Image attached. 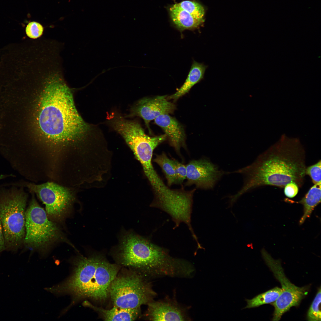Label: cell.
Instances as JSON below:
<instances>
[{"instance_id":"1","label":"cell","mask_w":321,"mask_h":321,"mask_svg":"<svg viewBox=\"0 0 321 321\" xmlns=\"http://www.w3.org/2000/svg\"><path fill=\"white\" fill-rule=\"evenodd\" d=\"M62 74L56 71L47 75L37 115L43 138L34 150L39 162L55 169L78 164L96 144L87 140L88 135L102 134L97 126L89 125L79 114Z\"/></svg>"},{"instance_id":"17","label":"cell","mask_w":321,"mask_h":321,"mask_svg":"<svg viewBox=\"0 0 321 321\" xmlns=\"http://www.w3.org/2000/svg\"><path fill=\"white\" fill-rule=\"evenodd\" d=\"M321 183L312 186L299 201L293 203H300L303 207V214L299 221V224H302L306 219L309 218L315 208L321 202Z\"/></svg>"},{"instance_id":"21","label":"cell","mask_w":321,"mask_h":321,"mask_svg":"<svg viewBox=\"0 0 321 321\" xmlns=\"http://www.w3.org/2000/svg\"><path fill=\"white\" fill-rule=\"evenodd\" d=\"M321 288H320L316 295L307 313V317L309 321H320Z\"/></svg>"},{"instance_id":"10","label":"cell","mask_w":321,"mask_h":321,"mask_svg":"<svg viewBox=\"0 0 321 321\" xmlns=\"http://www.w3.org/2000/svg\"><path fill=\"white\" fill-rule=\"evenodd\" d=\"M187 169L185 185H194L199 188L211 189L225 174H229L219 170L207 159L193 160L186 165Z\"/></svg>"},{"instance_id":"7","label":"cell","mask_w":321,"mask_h":321,"mask_svg":"<svg viewBox=\"0 0 321 321\" xmlns=\"http://www.w3.org/2000/svg\"><path fill=\"white\" fill-rule=\"evenodd\" d=\"M109 294L114 306L133 309L147 304L155 295L150 283L136 272L117 276L110 285Z\"/></svg>"},{"instance_id":"14","label":"cell","mask_w":321,"mask_h":321,"mask_svg":"<svg viewBox=\"0 0 321 321\" xmlns=\"http://www.w3.org/2000/svg\"><path fill=\"white\" fill-rule=\"evenodd\" d=\"M169 13L174 26L181 34L185 30H193L198 28L204 21V19L199 20L194 18L181 8L177 3L170 7Z\"/></svg>"},{"instance_id":"5","label":"cell","mask_w":321,"mask_h":321,"mask_svg":"<svg viewBox=\"0 0 321 321\" xmlns=\"http://www.w3.org/2000/svg\"><path fill=\"white\" fill-rule=\"evenodd\" d=\"M32 193L25 213L23 246L42 254L46 253L51 247L59 243H65L74 247L57 224L49 218Z\"/></svg>"},{"instance_id":"25","label":"cell","mask_w":321,"mask_h":321,"mask_svg":"<svg viewBox=\"0 0 321 321\" xmlns=\"http://www.w3.org/2000/svg\"><path fill=\"white\" fill-rule=\"evenodd\" d=\"M298 187L295 183L291 182L288 183L284 187V193L287 197L292 198L295 197L298 193Z\"/></svg>"},{"instance_id":"24","label":"cell","mask_w":321,"mask_h":321,"mask_svg":"<svg viewBox=\"0 0 321 321\" xmlns=\"http://www.w3.org/2000/svg\"><path fill=\"white\" fill-rule=\"evenodd\" d=\"M43 28L40 23L32 21L29 23L26 28V32L27 36L32 39H36L40 37L42 34Z\"/></svg>"},{"instance_id":"19","label":"cell","mask_w":321,"mask_h":321,"mask_svg":"<svg viewBox=\"0 0 321 321\" xmlns=\"http://www.w3.org/2000/svg\"><path fill=\"white\" fill-rule=\"evenodd\" d=\"M153 161L161 169L169 186L175 184V174L172 159H170L164 152L156 154Z\"/></svg>"},{"instance_id":"3","label":"cell","mask_w":321,"mask_h":321,"mask_svg":"<svg viewBox=\"0 0 321 321\" xmlns=\"http://www.w3.org/2000/svg\"><path fill=\"white\" fill-rule=\"evenodd\" d=\"M73 262L74 268L71 276L47 290L57 294L71 295L73 303L84 298L98 301L106 300L110 285L118 272L117 265L100 255L87 257L79 255Z\"/></svg>"},{"instance_id":"8","label":"cell","mask_w":321,"mask_h":321,"mask_svg":"<svg viewBox=\"0 0 321 321\" xmlns=\"http://www.w3.org/2000/svg\"><path fill=\"white\" fill-rule=\"evenodd\" d=\"M26 186L45 205L48 217L55 222L64 221L76 201L77 189L52 182L39 184L29 183Z\"/></svg>"},{"instance_id":"23","label":"cell","mask_w":321,"mask_h":321,"mask_svg":"<svg viewBox=\"0 0 321 321\" xmlns=\"http://www.w3.org/2000/svg\"><path fill=\"white\" fill-rule=\"evenodd\" d=\"M306 174L310 176L314 184L321 183V160H320L313 165L306 167Z\"/></svg>"},{"instance_id":"15","label":"cell","mask_w":321,"mask_h":321,"mask_svg":"<svg viewBox=\"0 0 321 321\" xmlns=\"http://www.w3.org/2000/svg\"><path fill=\"white\" fill-rule=\"evenodd\" d=\"M207 66L193 60L190 70L185 82L173 94L167 97V99L176 100L188 93L195 85L202 80Z\"/></svg>"},{"instance_id":"26","label":"cell","mask_w":321,"mask_h":321,"mask_svg":"<svg viewBox=\"0 0 321 321\" xmlns=\"http://www.w3.org/2000/svg\"><path fill=\"white\" fill-rule=\"evenodd\" d=\"M6 250V246L3 229L0 221V254Z\"/></svg>"},{"instance_id":"20","label":"cell","mask_w":321,"mask_h":321,"mask_svg":"<svg viewBox=\"0 0 321 321\" xmlns=\"http://www.w3.org/2000/svg\"><path fill=\"white\" fill-rule=\"evenodd\" d=\"M177 4L195 18L199 20L204 19V9L199 3L193 1L185 0Z\"/></svg>"},{"instance_id":"18","label":"cell","mask_w":321,"mask_h":321,"mask_svg":"<svg viewBox=\"0 0 321 321\" xmlns=\"http://www.w3.org/2000/svg\"><path fill=\"white\" fill-rule=\"evenodd\" d=\"M282 292L281 288L276 287L258 295L251 299H246L247 305L243 309L255 308L263 304L273 303L277 299Z\"/></svg>"},{"instance_id":"9","label":"cell","mask_w":321,"mask_h":321,"mask_svg":"<svg viewBox=\"0 0 321 321\" xmlns=\"http://www.w3.org/2000/svg\"><path fill=\"white\" fill-rule=\"evenodd\" d=\"M261 252L267 265L281 286V293L271 303L274 307L272 320L278 321L283 314L291 307L299 304L306 294V289L304 287H298L290 282L285 274L279 260L273 259L264 248Z\"/></svg>"},{"instance_id":"11","label":"cell","mask_w":321,"mask_h":321,"mask_svg":"<svg viewBox=\"0 0 321 321\" xmlns=\"http://www.w3.org/2000/svg\"><path fill=\"white\" fill-rule=\"evenodd\" d=\"M166 95L145 97L139 100L131 108L130 113L125 118L139 117L144 120L149 131L150 122L158 116L173 112L175 106L168 101Z\"/></svg>"},{"instance_id":"2","label":"cell","mask_w":321,"mask_h":321,"mask_svg":"<svg viewBox=\"0 0 321 321\" xmlns=\"http://www.w3.org/2000/svg\"><path fill=\"white\" fill-rule=\"evenodd\" d=\"M306 152L297 139L283 138L259 155L251 164L231 172L243 174V186L230 196L235 202L242 195L265 185L284 188L293 182L303 185L306 175Z\"/></svg>"},{"instance_id":"16","label":"cell","mask_w":321,"mask_h":321,"mask_svg":"<svg viewBox=\"0 0 321 321\" xmlns=\"http://www.w3.org/2000/svg\"><path fill=\"white\" fill-rule=\"evenodd\" d=\"M86 304L98 311L105 321H133L140 314V309L123 308L114 306L109 309L95 306L88 302Z\"/></svg>"},{"instance_id":"13","label":"cell","mask_w":321,"mask_h":321,"mask_svg":"<svg viewBox=\"0 0 321 321\" xmlns=\"http://www.w3.org/2000/svg\"><path fill=\"white\" fill-rule=\"evenodd\" d=\"M147 304L146 315L150 320H185L183 312L175 305L168 302L152 301Z\"/></svg>"},{"instance_id":"12","label":"cell","mask_w":321,"mask_h":321,"mask_svg":"<svg viewBox=\"0 0 321 321\" xmlns=\"http://www.w3.org/2000/svg\"><path fill=\"white\" fill-rule=\"evenodd\" d=\"M154 120L155 124L163 130L170 145L180 153V148L186 146V135L182 126L168 114L161 115Z\"/></svg>"},{"instance_id":"22","label":"cell","mask_w":321,"mask_h":321,"mask_svg":"<svg viewBox=\"0 0 321 321\" xmlns=\"http://www.w3.org/2000/svg\"><path fill=\"white\" fill-rule=\"evenodd\" d=\"M172 160L175 174V184H181L186 179V165L176 159H173Z\"/></svg>"},{"instance_id":"4","label":"cell","mask_w":321,"mask_h":321,"mask_svg":"<svg viewBox=\"0 0 321 321\" xmlns=\"http://www.w3.org/2000/svg\"><path fill=\"white\" fill-rule=\"evenodd\" d=\"M114 249V256L122 265L144 274L172 276L179 266L178 259L167 249L132 231H123Z\"/></svg>"},{"instance_id":"6","label":"cell","mask_w":321,"mask_h":321,"mask_svg":"<svg viewBox=\"0 0 321 321\" xmlns=\"http://www.w3.org/2000/svg\"><path fill=\"white\" fill-rule=\"evenodd\" d=\"M27 198V193L22 191L0 195V221L6 250L16 252L23 246Z\"/></svg>"}]
</instances>
